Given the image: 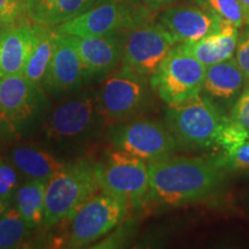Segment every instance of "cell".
<instances>
[{"instance_id": "19", "label": "cell", "mask_w": 249, "mask_h": 249, "mask_svg": "<svg viewBox=\"0 0 249 249\" xmlns=\"http://www.w3.org/2000/svg\"><path fill=\"white\" fill-rule=\"evenodd\" d=\"M95 0H26L24 15L30 22L57 28L91 7Z\"/></svg>"}, {"instance_id": "30", "label": "cell", "mask_w": 249, "mask_h": 249, "mask_svg": "<svg viewBox=\"0 0 249 249\" xmlns=\"http://www.w3.org/2000/svg\"><path fill=\"white\" fill-rule=\"evenodd\" d=\"M235 59L239 66L244 71L247 85L249 83V26L244 33L239 36L238 46L235 51Z\"/></svg>"}, {"instance_id": "17", "label": "cell", "mask_w": 249, "mask_h": 249, "mask_svg": "<svg viewBox=\"0 0 249 249\" xmlns=\"http://www.w3.org/2000/svg\"><path fill=\"white\" fill-rule=\"evenodd\" d=\"M246 86L247 80L244 71L235 57H232L207 67L202 93L230 113Z\"/></svg>"}, {"instance_id": "4", "label": "cell", "mask_w": 249, "mask_h": 249, "mask_svg": "<svg viewBox=\"0 0 249 249\" xmlns=\"http://www.w3.org/2000/svg\"><path fill=\"white\" fill-rule=\"evenodd\" d=\"M229 114L209 97L200 93L188 101L167 107L165 124L179 147L216 149L218 134Z\"/></svg>"}, {"instance_id": "33", "label": "cell", "mask_w": 249, "mask_h": 249, "mask_svg": "<svg viewBox=\"0 0 249 249\" xmlns=\"http://www.w3.org/2000/svg\"><path fill=\"white\" fill-rule=\"evenodd\" d=\"M6 208H7V207H6V204L1 201V198H0V214L2 213V211H4Z\"/></svg>"}, {"instance_id": "27", "label": "cell", "mask_w": 249, "mask_h": 249, "mask_svg": "<svg viewBox=\"0 0 249 249\" xmlns=\"http://www.w3.org/2000/svg\"><path fill=\"white\" fill-rule=\"evenodd\" d=\"M20 174L11 160H6L0 156V198L6 207L14 203L15 194L22 183Z\"/></svg>"}, {"instance_id": "2", "label": "cell", "mask_w": 249, "mask_h": 249, "mask_svg": "<svg viewBox=\"0 0 249 249\" xmlns=\"http://www.w3.org/2000/svg\"><path fill=\"white\" fill-rule=\"evenodd\" d=\"M104 124L97 90L87 89L62 99L51 110L43 124V139L52 149L71 154L95 141Z\"/></svg>"}, {"instance_id": "14", "label": "cell", "mask_w": 249, "mask_h": 249, "mask_svg": "<svg viewBox=\"0 0 249 249\" xmlns=\"http://www.w3.org/2000/svg\"><path fill=\"white\" fill-rule=\"evenodd\" d=\"M126 31L93 36L67 35L79 52L91 81H103L121 65ZM66 35V34H65Z\"/></svg>"}, {"instance_id": "21", "label": "cell", "mask_w": 249, "mask_h": 249, "mask_svg": "<svg viewBox=\"0 0 249 249\" xmlns=\"http://www.w3.org/2000/svg\"><path fill=\"white\" fill-rule=\"evenodd\" d=\"M48 182L26 179L14 198L17 208L30 230L43 226L45 217V192Z\"/></svg>"}, {"instance_id": "13", "label": "cell", "mask_w": 249, "mask_h": 249, "mask_svg": "<svg viewBox=\"0 0 249 249\" xmlns=\"http://www.w3.org/2000/svg\"><path fill=\"white\" fill-rule=\"evenodd\" d=\"M90 77L75 46L68 36L55 31L54 51L42 82L50 97H68L89 85Z\"/></svg>"}, {"instance_id": "1", "label": "cell", "mask_w": 249, "mask_h": 249, "mask_svg": "<svg viewBox=\"0 0 249 249\" xmlns=\"http://www.w3.org/2000/svg\"><path fill=\"white\" fill-rule=\"evenodd\" d=\"M149 198L167 207H182L210 197L226 176L210 158L183 156L149 163Z\"/></svg>"}, {"instance_id": "3", "label": "cell", "mask_w": 249, "mask_h": 249, "mask_svg": "<svg viewBox=\"0 0 249 249\" xmlns=\"http://www.w3.org/2000/svg\"><path fill=\"white\" fill-rule=\"evenodd\" d=\"M98 191V161L82 158L66 163L46 185L43 226L51 229L71 220L81 205Z\"/></svg>"}, {"instance_id": "7", "label": "cell", "mask_w": 249, "mask_h": 249, "mask_svg": "<svg viewBox=\"0 0 249 249\" xmlns=\"http://www.w3.org/2000/svg\"><path fill=\"white\" fill-rule=\"evenodd\" d=\"M98 180L101 191L130 208L141 207L150 194L149 163L118 149L98 161Z\"/></svg>"}, {"instance_id": "16", "label": "cell", "mask_w": 249, "mask_h": 249, "mask_svg": "<svg viewBox=\"0 0 249 249\" xmlns=\"http://www.w3.org/2000/svg\"><path fill=\"white\" fill-rule=\"evenodd\" d=\"M160 22L172 34L178 44H187L216 31L223 18L194 4L165 9L160 15Z\"/></svg>"}, {"instance_id": "9", "label": "cell", "mask_w": 249, "mask_h": 249, "mask_svg": "<svg viewBox=\"0 0 249 249\" xmlns=\"http://www.w3.org/2000/svg\"><path fill=\"white\" fill-rule=\"evenodd\" d=\"M110 139L118 150L128 152L147 163L171 157L179 147L166 124L140 117L113 124Z\"/></svg>"}, {"instance_id": "24", "label": "cell", "mask_w": 249, "mask_h": 249, "mask_svg": "<svg viewBox=\"0 0 249 249\" xmlns=\"http://www.w3.org/2000/svg\"><path fill=\"white\" fill-rule=\"evenodd\" d=\"M216 166L225 173L249 172V140L231 151H219L210 158Z\"/></svg>"}, {"instance_id": "15", "label": "cell", "mask_w": 249, "mask_h": 249, "mask_svg": "<svg viewBox=\"0 0 249 249\" xmlns=\"http://www.w3.org/2000/svg\"><path fill=\"white\" fill-rule=\"evenodd\" d=\"M40 29L42 26L20 20L0 27V77L23 74Z\"/></svg>"}, {"instance_id": "26", "label": "cell", "mask_w": 249, "mask_h": 249, "mask_svg": "<svg viewBox=\"0 0 249 249\" xmlns=\"http://www.w3.org/2000/svg\"><path fill=\"white\" fill-rule=\"evenodd\" d=\"M247 140H249L248 130L229 114L218 134L216 149H219V151H231Z\"/></svg>"}, {"instance_id": "10", "label": "cell", "mask_w": 249, "mask_h": 249, "mask_svg": "<svg viewBox=\"0 0 249 249\" xmlns=\"http://www.w3.org/2000/svg\"><path fill=\"white\" fill-rule=\"evenodd\" d=\"M130 207L107 193L99 191L71 217L67 245L83 248L104 238L126 219Z\"/></svg>"}, {"instance_id": "29", "label": "cell", "mask_w": 249, "mask_h": 249, "mask_svg": "<svg viewBox=\"0 0 249 249\" xmlns=\"http://www.w3.org/2000/svg\"><path fill=\"white\" fill-rule=\"evenodd\" d=\"M229 114L249 132V83L242 90L241 95L236 99Z\"/></svg>"}, {"instance_id": "8", "label": "cell", "mask_w": 249, "mask_h": 249, "mask_svg": "<svg viewBox=\"0 0 249 249\" xmlns=\"http://www.w3.org/2000/svg\"><path fill=\"white\" fill-rule=\"evenodd\" d=\"M207 67L178 44L150 76L152 91L167 107L188 101L202 93Z\"/></svg>"}, {"instance_id": "12", "label": "cell", "mask_w": 249, "mask_h": 249, "mask_svg": "<svg viewBox=\"0 0 249 249\" xmlns=\"http://www.w3.org/2000/svg\"><path fill=\"white\" fill-rule=\"evenodd\" d=\"M178 45L160 22H150L124 34L121 65L144 76H151L165 57Z\"/></svg>"}, {"instance_id": "18", "label": "cell", "mask_w": 249, "mask_h": 249, "mask_svg": "<svg viewBox=\"0 0 249 249\" xmlns=\"http://www.w3.org/2000/svg\"><path fill=\"white\" fill-rule=\"evenodd\" d=\"M239 36V28L230 21L223 20L220 27L213 34L182 45L187 52L208 67L234 57Z\"/></svg>"}, {"instance_id": "22", "label": "cell", "mask_w": 249, "mask_h": 249, "mask_svg": "<svg viewBox=\"0 0 249 249\" xmlns=\"http://www.w3.org/2000/svg\"><path fill=\"white\" fill-rule=\"evenodd\" d=\"M55 31L52 28L42 27L22 75L31 82L42 86L54 51Z\"/></svg>"}, {"instance_id": "25", "label": "cell", "mask_w": 249, "mask_h": 249, "mask_svg": "<svg viewBox=\"0 0 249 249\" xmlns=\"http://www.w3.org/2000/svg\"><path fill=\"white\" fill-rule=\"evenodd\" d=\"M194 4L213 12L223 20L230 21L240 29L246 26L244 8L239 0H193Z\"/></svg>"}, {"instance_id": "11", "label": "cell", "mask_w": 249, "mask_h": 249, "mask_svg": "<svg viewBox=\"0 0 249 249\" xmlns=\"http://www.w3.org/2000/svg\"><path fill=\"white\" fill-rule=\"evenodd\" d=\"M45 90L22 74L0 77V124L17 133L35 124L48 108Z\"/></svg>"}, {"instance_id": "20", "label": "cell", "mask_w": 249, "mask_h": 249, "mask_svg": "<svg viewBox=\"0 0 249 249\" xmlns=\"http://www.w3.org/2000/svg\"><path fill=\"white\" fill-rule=\"evenodd\" d=\"M9 160L26 179L49 182L65 166L57 156L36 145H17L9 151Z\"/></svg>"}, {"instance_id": "6", "label": "cell", "mask_w": 249, "mask_h": 249, "mask_svg": "<svg viewBox=\"0 0 249 249\" xmlns=\"http://www.w3.org/2000/svg\"><path fill=\"white\" fill-rule=\"evenodd\" d=\"M152 12L143 0H95L88 11L54 31L82 37L127 31L152 21Z\"/></svg>"}, {"instance_id": "32", "label": "cell", "mask_w": 249, "mask_h": 249, "mask_svg": "<svg viewBox=\"0 0 249 249\" xmlns=\"http://www.w3.org/2000/svg\"><path fill=\"white\" fill-rule=\"evenodd\" d=\"M240 4L244 8L245 12V17H246V26H249V0H239Z\"/></svg>"}, {"instance_id": "23", "label": "cell", "mask_w": 249, "mask_h": 249, "mask_svg": "<svg viewBox=\"0 0 249 249\" xmlns=\"http://www.w3.org/2000/svg\"><path fill=\"white\" fill-rule=\"evenodd\" d=\"M30 235V229L14 205L0 214V249L21 247Z\"/></svg>"}, {"instance_id": "5", "label": "cell", "mask_w": 249, "mask_h": 249, "mask_svg": "<svg viewBox=\"0 0 249 249\" xmlns=\"http://www.w3.org/2000/svg\"><path fill=\"white\" fill-rule=\"evenodd\" d=\"M152 88L147 76L120 65L97 90L98 107L105 124L139 118L150 105Z\"/></svg>"}, {"instance_id": "28", "label": "cell", "mask_w": 249, "mask_h": 249, "mask_svg": "<svg viewBox=\"0 0 249 249\" xmlns=\"http://www.w3.org/2000/svg\"><path fill=\"white\" fill-rule=\"evenodd\" d=\"M26 0H0V26L14 23L24 15Z\"/></svg>"}, {"instance_id": "31", "label": "cell", "mask_w": 249, "mask_h": 249, "mask_svg": "<svg viewBox=\"0 0 249 249\" xmlns=\"http://www.w3.org/2000/svg\"><path fill=\"white\" fill-rule=\"evenodd\" d=\"M174 0H143L145 5L148 6L151 11H158V9H161L165 6L172 4Z\"/></svg>"}, {"instance_id": "34", "label": "cell", "mask_w": 249, "mask_h": 249, "mask_svg": "<svg viewBox=\"0 0 249 249\" xmlns=\"http://www.w3.org/2000/svg\"><path fill=\"white\" fill-rule=\"evenodd\" d=\"M0 27H2V26H0Z\"/></svg>"}]
</instances>
